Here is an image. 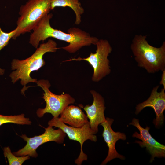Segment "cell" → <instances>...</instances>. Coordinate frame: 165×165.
Returning <instances> with one entry per match:
<instances>
[{
  "instance_id": "obj_1",
  "label": "cell",
  "mask_w": 165,
  "mask_h": 165,
  "mask_svg": "<svg viewBox=\"0 0 165 165\" xmlns=\"http://www.w3.org/2000/svg\"><path fill=\"white\" fill-rule=\"evenodd\" d=\"M53 16L52 13L48 14L33 29L29 42L35 48H37L40 41H44L49 37L68 43V46L61 48L71 53H76L83 47L96 45L99 39L80 28H70L67 33H65L52 28L50 25V20Z\"/></svg>"
},
{
  "instance_id": "obj_2",
  "label": "cell",
  "mask_w": 165,
  "mask_h": 165,
  "mask_svg": "<svg viewBox=\"0 0 165 165\" xmlns=\"http://www.w3.org/2000/svg\"><path fill=\"white\" fill-rule=\"evenodd\" d=\"M58 48L56 42L49 39L46 43L40 45L36 50L29 57L21 60L13 59L11 63V69L13 70L9 75L12 82L15 83L20 80V83L24 86L21 93L24 95L27 87L26 85L31 82L36 83L37 80L30 76L31 73L37 71L44 66L45 62L43 59L44 55L48 52H55Z\"/></svg>"
},
{
  "instance_id": "obj_3",
  "label": "cell",
  "mask_w": 165,
  "mask_h": 165,
  "mask_svg": "<svg viewBox=\"0 0 165 165\" xmlns=\"http://www.w3.org/2000/svg\"><path fill=\"white\" fill-rule=\"evenodd\" d=\"M147 36L136 35L130 48L139 67L149 73H155L165 70V42L159 48L150 45Z\"/></svg>"
},
{
  "instance_id": "obj_4",
  "label": "cell",
  "mask_w": 165,
  "mask_h": 165,
  "mask_svg": "<svg viewBox=\"0 0 165 165\" xmlns=\"http://www.w3.org/2000/svg\"><path fill=\"white\" fill-rule=\"evenodd\" d=\"M51 0H28L21 6L17 20V31L12 38L15 39L20 35L30 32L51 10Z\"/></svg>"
},
{
  "instance_id": "obj_5",
  "label": "cell",
  "mask_w": 165,
  "mask_h": 165,
  "mask_svg": "<svg viewBox=\"0 0 165 165\" xmlns=\"http://www.w3.org/2000/svg\"><path fill=\"white\" fill-rule=\"evenodd\" d=\"M95 45L97 46L96 52H91L87 57L72 58L63 62L82 60L88 62L93 69L92 80L98 82L111 73L108 57L112 51V47L108 41L106 39H99Z\"/></svg>"
},
{
  "instance_id": "obj_6",
  "label": "cell",
  "mask_w": 165,
  "mask_h": 165,
  "mask_svg": "<svg viewBox=\"0 0 165 165\" xmlns=\"http://www.w3.org/2000/svg\"><path fill=\"white\" fill-rule=\"evenodd\" d=\"M36 83L44 92L42 98L46 104L45 108L37 110L36 114L38 117H42L46 113L51 114L54 117H58L67 106L75 102V99L68 94L57 95L52 93L49 90L51 84L48 80H39Z\"/></svg>"
},
{
  "instance_id": "obj_7",
  "label": "cell",
  "mask_w": 165,
  "mask_h": 165,
  "mask_svg": "<svg viewBox=\"0 0 165 165\" xmlns=\"http://www.w3.org/2000/svg\"><path fill=\"white\" fill-rule=\"evenodd\" d=\"M66 135L61 128L55 130L53 127L49 126L45 128L44 133L40 135L29 138L26 134L22 135L20 137L26 142L27 144L24 147L13 153L17 156L28 155L36 158L38 156L36 150L41 145L51 141L62 144Z\"/></svg>"
},
{
  "instance_id": "obj_8",
  "label": "cell",
  "mask_w": 165,
  "mask_h": 165,
  "mask_svg": "<svg viewBox=\"0 0 165 165\" xmlns=\"http://www.w3.org/2000/svg\"><path fill=\"white\" fill-rule=\"evenodd\" d=\"M48 126L61 128L70 140L77 141L80 143V152L78 157L75 160L76 164L81 165L84 161L87 160V156L83 152L82 149L84 143L88 140L95 142L97 141V136L90 128L89 122L81 127H75L64 123L60 120L59 117H53L48 121Z\"/></svg>"
},
{
  "instance_id": "obj_9",
  "label": "cell",
  "mask_w": 165,
  "mask_h": 165,
  "mask_svg": "<svg viewBox=\"0 0 165 165\" xmlns=\"http://www.w3.org/2000/svg\"><path fill=\"white\" fill-rule=\"evenodd\" d=\"M130 125L135 127L138 129L140 133L135 132L132 137H135L141 141H136L135 142L139 144L141 147H146V149L151 155L150 162L154 160L155 157H165V146L155 140L151 135L149 130L150 127L147 126L145 128L140 125L138 119L134 118Z\"/></svg>"
},
{
  "instance_id": "obj_10",
  "label": "cell",
  "mask_w": 165,
  "mask_h": 165,
  "mask_svg": "<svg viewBox=\"0 0 165 165\" xmlns=\"http://www.w3.org/2000/svg\"><path fill=\"white\" fill-rule=\"evenodd\" d=\"M160 86V85H157L153 88L148 98L138 104L135 108V112L137 115L146 107L152 108L156 115V118L153 122L156 127L161 126L164 120L163 112L165 109V90L162 88L160 92H158Z\"/></svg>"
},
{
  "instance_id": "obj_11",
  "label": "cell",
  "mask_w": 165,
  "mask_h": 165,
  "mask_svg": "<svg viewBox=\"0 0 165 165\" xmlns=\"http://www.w3.org/2000/svg\"><path fill=\"white\" fill-rule=\"evenodd\" d=\"M90 91L93 97L92 104L85 106L79 104V106L86 112L90 128L95 134L98 132V125L106 120L104 114L106 107L105 99L101 95L94 90Z\"/></svg>"
},
{
  "instance_id": "obj_12",
  "label": "cell",
  "mask_w": 165,
  "mask_h": 165,
  "mask_svg": "<svg viewBox=\"0 0 165 165\" xmlns=\"http://www.w3.org/2000/svg\"><path fill=\"white\" fill-rule=\"evenodd\" d=\"M113 121V119L106 117L105 120L100 124L103 127L102 136L108 148V155L101 165H106L108 162L116 158H119L122 160L125 159L124 156L117 152L115 145L117 141L119 140H126L127 136L124 133L116 132L112 130L111 126Z\"/></svg>"
},
{
  "instance_id": "obj_13",
  "label": "cell",
  "mask_w": 165,
  "mask_h": 165,
  "mask_svg": "<svg viewBox=\"0 0 165 165\" xmlns=\"http://www.w3.org/2000/svg\"><path fill=\"white\" fill-rule=\"evenodd\" d=\"M60 115L61 121L73 127H81L89 122L86 115L78 106L68 105Z\"/></svg>"
},
{
  "instance_id": "obj_14",
  "label": "cell",
  "mask_w": 165,
  "mask_h": 165,
  "mask_svg": "<svg viewBox=\"0 0 165 165\" xmlns=\"http://www.w3.org/2000/svg\"><path fill=\"white\" fill-rule=\"evenodd\" d=\"M51 10L56 7H68L74 11L75 15V24L78 25L81 22V16L84 10L79 0H51Z\"/></svg>"
},
{
  "instance_id": "obj_15",
  "label": "cell",
  "mask_w": 165,
  "mask_h": 165,
  "mask_svg": "<svg viewBox=\"0 0 165 165\" xmlns=\"http://www.w3.org/2000/svg\"><path fill=\"white\" fill-rule=\"evenodd\" d=\"M7 123H12L19 125H31V122L29 118L24 117V114L13 116H4L0 114V126Z\"/></svg>"
},
{
  "instance_id": "obj_16",
  "label": "cell",
  "mask_w": 165,
  "mask_h": 165,
  "mask_svg": "<svg viewBox=\"0 0 165 165\" xmlns=\"http://www.w3.org/2000/svg\"><path fill=\"white\" fill-rule=\"evenodd\" d=\"M4 154L7 157L9 165H21L26 160L29 159L28 155L17 156L12 153L9 147H5L3 148Z\"/></svg>"
},
{
  "instance_id": "obj_17",
  "label": "cell",
  "mask_w": 165,
  "mask_h": 165,
  "mask_svg": "<svg viewBox=\"0 0 165 165\" xmlns=\"http://www.w3.org/2000/svg\"><path fill=\"white\" fill-rule=\"evenodd\" d=\"M17 31L16 28L10 32H5L2 31L0 27V51L8 44L10 40L15 35ZM4 72V69L0 68V75H3Z\"/></svg>"
},
{
  "instance_id": "obj_18",
  "label": "cell",
  "mask_w": 165,
  "mask_h": 165,
  "mask_svg": "<svg viewBox=\"0 0 165 165\" xmlns=\"http://www.w3.org/2000/svg\"><path fill=\"white\" fill-rule=\"evenodd\" d=\"M161 77V79L160 82V84L163 86V89L165 90V70L163 71Z\"/></svg>"
}]
</instances>
